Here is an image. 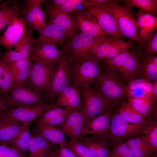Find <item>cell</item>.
<instances>
[{
  "instance_id": "obj_1",
  "label": "cell",
  "mask_w": 157,
  "mask_h": 157,
  "mask_svg": "<svg viewBox=\"0 0 157 157\" xmlns=\"http://www.w3.org/2000/svg\"><path fill=\"white\" fill-rule=\"evenodd\" d=\"M134 47L131 51H127L112 59L101 61L105 72L122 82L128 83L140 77L139 67L143 53L140 46L136 49Z\"/></svg>"
},
{
  "instance_id": "obj_2",
  "label": "cell",
  "mask_w": 157,
  "mask_h": 157,
  "mask_svg": "<svg viewBox=\"0 0 157 157\" xmlns=\"http://www.w3.org/2000/svg\"><path fill=\"white\" fill-rule=\"evenodd\" d=\"M101 4L114 17L123 36L129 41L137 42L140 47L137 20L132 7L126 5L122 6L118 0H111Z\"/></svg>"
},
{
  "instance_id": "obj_3",
  "label": "cell",
  "mask_w": 157,
  "mask_h": 157,
  "mask_svg": "<svg viewBox=\"0 0 157 157\" xmlns=\"http://www.w3.org/2000/svg\"><path fill=\"white\" fill-rule=\"evenodd\" d=\"M72 68L73 86L78 88L81 84H95L102 70L100 62L90 54L73 61Z\"/></svg>"
},
{
  "instance_id": "obj_4",
  "label": "cell",
  "mask_w": 157,
  "mask_h": 157,
  "mask_svg": "<svg viewBox=\"0 0 157 157\" xmlns=\"http://www.w3.org/2000/svg\"><path fill=\"white\" fill-rule=\"evenodd\" d=\"M148 121L145 123L130 124L120 114L118 109H114L108 137L111 146L115 143L123 141L131 137L144 134Z\"/></svg>"
},
{
  "instance_id": "obj_5",
  "label": "cell",
  "mask_w": 157,
  "mask_h": 157,
  "mask_svg": "<svg viewBox=\"0 0 157 157\" xmlns=\"http://www.w3.org/2000/svg\"><path fill=\"white\" fill-rule=\"evenodd\" d=\"M78 88L81 95L83 103V110L85 114L88 123L108 108H115L108 101L90 85L82 84Z\"/></svg>"
},
{
  "instance_id": "obj_6",
  "label": "cell",
  "mask_w": 157,
  "mask_h": 157,
  "mask_svg": "<svg viewBox=\"0 0 157 157\" xmlns=\"http://www.w3.org/2000/svg\"><path fill=\"white\" fill-rule=\"evenodd\" d=\"M94 88L108 101L115 108L126 97V85L118 79L102 71Z\"/></svg>"
},
{
  "instance_id": "obj_7",
  "label": "cell",
  "mask_w": 157,
  "mask_h": 157,
  "mask_svg": "<svg viewBox=\"0 0 157 157\" xmlns=\"http://www.w3.org/2000/svg\"><path fill=\"white\" fill-rule=\"evenodd\" d=\"M101 42L87 34L79 32L70 38L61 50L71 63L90 54Z\"/></svg>"
},
{
  "instance_id": "obj_8",
  "label": "cell",
  "mask_w": 157,
  "mask_h": 157,
  "mask_svg": "<svg viewBox=\"0 0 157 157\" xmlns=\"http://www.w3.org/2000/svg\"><path fill=\"white\" fill-rule=\"evenodd\" d=\"M59 64L46 92V99L50 102H53L61 92L72 84L70 62L64 53Z\"/></svg>"
},
{
  "instance_id": "obj_9",
  "label": "cell",
  "mask_w": 157,
  "mask_h": 157,
  "mask_svg": "<svg viewBox=\"0 0 157 157\" xmlns=\"http://www.w3.org/2000/svg\"><path fill=\"white\" fill-rule=\"evenodd\" d=\"M57 67L56 64H45L33 61L24 85H29L40 93L46 92Z\"/></svg>"
},
{
  "instance_id": "obj_10",
  "label": "cell",
  "mask_w": 157,
  "mask_h": 157,
  "mask_svg": "<svg viewBox=\"0 0 157 157\" xmlns=\"http://www.w3.org/2000/svg\"><path fill=\"white\" fill-rule=\"evenodd\" d=\"M134 47L133 42L112 37L101 42L90 53L100 62L112 59Z\"/></svg>"
},
{
  "instance_id": "obj_11",
  "label": "cell",
  "mask_w": 157,
  "mask_h": 157,
  "mask_svg": "<svg viewBox=\"0 0 157 157\" xmlns=\"http://www.w3.org/2000/svg\"><path fill=\"white\" fill-rule=\"evenodd\" d=\"M70 15L80 32L87 34L101 42L112 37L106 33L96 19L84 10L74 11Z\"/></svg>"
},
{
  "instance_id": "obj_12",
  "label": "cell",
  "mask_w": 157,
  "mask_h": 157,
  "mask_svg": "<svg viewBox=\"0 0 157 157\" xmlns=\"http://www.w3.org/2000/svg\"><path fill=\"white\" fill-rule=\"evenodd\" d=\"M10 107H20L45 103L42 94L23 85L13 87L6 98Z\"/></svg>"
},
{
  "instance_id": "obj_13",
  "label": "cell",
  "mask_w": 157,
  "mask_h": 157,
  "mask_svg": "<svg viewBox=\"0 0 157 157\" xmlns=\"http://www.w3.org/2000/svg\"><path fill=\"white\" fill-rule=\"evenodd\" d=\"M97 20L102 30L109 35L123 39L117 21L113 15L102 5L90 6L84 9Z\"/></svg>"
},
{
  "instance_id": "obj_14",
  "label": "cell",
  "mask_w": 157,
  "mask_h": 157,
  "mask_svg": "<svg viewBox=\"0 0 157 157\" xmlns=\"http://www.w3.org/2000/svg\"><path fill=\"white\" fill-rule=\"evenodd\" d=\"M54 107V104L42 103L23 107H10L2 115L15 121L25 123L32 122L44 112Z\"/></svg>"
},
{
  "instance_id": "obj_15",
  "label": "cell",
  "mask_w": 157,
  "mask_h": 157,
  "mask_svg": "<svg viewBox=\"0 0 157 157\" xmlns=\"http://www.w3.org/2000/svg\"><path fill=\"white\" fill-rule=\"evenodd\" d=\"M88 123L87 118L83 110H74L68 116L60 129L69 140H77Z\"/></svg>"
},
{
  "instance_id": "obj_16",
  "label": "cell",
  "mask_w": 157,
  "mask_h": 157,
  "mask_svg": "<svg viewBox=\"0 0 157 157\" xmlns=\"http://www.w3.org/2000/svg\"><path fill=\"white\" fill-rule=\"evenodd\" d=\"M63 53L56 44H46L33 46L31 49V60L40 63L54 65L59 63Z\"/></svg>"
},
{
  "instance_id": "obj_17",
  "label": "cell",
  "mask_w": 157,
  "mask_h": 157,
  "mask_svg": "<svg viewBox=\"0 0 157 157\" xmlns=\"http://www.w3.org/2000/svg\"><path fill=\"white\" fill-rule=\"evenodd\" d=\"M114 109L113 108H108L88 122L80 138L89 134L108 136Z\"/></svg>"
},
{
  "instance_id": "obj_18",
  "label": "cell",
  "mask_w": 157,
  "mask_h": 157,
  "mask_svg": "<svg viewBox=\"0 0 157 157\" xmlns=\"http://www.w3.org/2000/svg\"><path fill=\"white\" fill-rule=\"evenodd\" d=\"M46 13L49 16L51 22L71 38L79 32L72 19L68 14L63 13L51 4L45 8Z\"/></svg>"
},
{
  "instance_id": "obj_19",
  "label": "cell",
  "mask_w": 157,
  "mask_h": 157,
  "mask_svg": "<svg viewBox=\"0 0 157 157\" xmlns=\"http://www.w3.org/2000/svg\"><path fill=\"white\" fill-rule=\"evenodd\" d=\"M26 25L22 18H16L8 26L3 34L0 36V44L7 50L11 49L22 38Z\"/></svg>"
},
{
  "instance_id": "obj_20",
  "label": "cell",
  "mask_w": 157,
  "mask_h": 157,
  "mask_svg": "<svg viewBox=\"0 0 157 157\" xmlns=\"http://www.w3.org/2000/svg\"><path fill=\"white\" fill-rule=\"evenodd\" d=\"M38 36L35 39L33 46L46 44H58L63 48L70 37L50 22L46 24Z\"/></svg>"
},
{
  "instance_id": "obj_21",
  "label": "cell",
  "mask_w": 157,
  "mask_h": 157,
  "mask_svg": "<svg viewBox=\"0 0 157 157\" xmlns=\"http://www.w3.org/2000/svg\"><path fill=\"white\" fill-rule=\"evenodd\" d=\"M127 98L142 99L153 103H156L157 98L152 94V83L143 78H137L126 85Z\"/></svg>"
},
{
  "instance_id": "obj_22",
  "label": "cell",
  "mask_w": 157,
  "mask_h": 157,
  "mask_svg": "<svg viewBox=\"0 0 157 157\" xmlns=\"http://www.w3.org/2000/svg\"><path fill=\"white\" fill-rule=\"evenodd\" d=\"M135 15L140 47L142 48L147 40L157 31V17L140 10Z\"/></svg>"
},
{
  "instance_id": "obj_23",
  "label": "cell",
  "mask_w": 157,
  "mask_h": 157,
  "mask_svg": "<svg viewBox=\"0 0 157 157\" xmlns=\"http://www.w3.org/2000/svg\"><path fill=\"white\" fill-rule=\"evenodd\" d=\"M19 2L8 0L0 3V32L17 17L21 16L23 7Z\"/></svg>"
},
{
  "instance_id": "obj_24",
  "label": "cell",
  "mask_w": 157,
  "mask_h": 157,
  "mask_svg": "<svg viewBox=\"0 0 157 157\" xmlns=\"http://www.w3.org/2000/svg\"><path fill=\"white\" fill-rule=\"evenodd\" d=\"M33 135H40L54 144H67L68 141L65 135L60 129L54 126L35 122L32 130Z\"/></svg>"
},
{
  "instance_id": "obj_25",
  "label": "cell",
  "mask_w": 157,
  "mask_h": 157,
  "mask_svg": "<svg viewBox=\"0 0 157 157\" xmlns=\"http://www.w3.org/2000/svg\"><path fill=\"white\" fill-rule=\"evenodd\" d=\"M24 124L3 115H0V143L8 145L20 132Z\"/></svg>"
},
{
  "instance_id": "obj_26",
  "label": "cell",
  "mask_w": 157,
  "mask_h": 157,
  "mask_svg": "<svg viewBox=\"0 0 157 157\" xmlns=\"http://www.w3.org/2000/svg\"><path fill=\"white\" fill-rule=\"evenodd\" d=\"M54 144L38 135H32L28 157H42L55 150Z\"/></svg>"
},
{
  "instance_id": "obj_27",
  "label": "cell",
  "mask_w": 157,
  "mask_h": 157,
  "mask_svg": "<svg viewBox=\"0 0 157 157\" xmlns=\"http://www.w3.org/2000/svg\"><path fill=\"white\" fill-rule=\"evenodd\" d=\"M140 78L153 83L157 80V56L143 54L139 67Z\"/></svg>"
},
{
  "instance_id": "obj_28",
  "label": "cell",
  "mask_w": 157,
  "mask_h": 157,
  "mask_svg": "<svg viewBox=\"0 0 157 157\" xmlns=\"http://www.w3.org/2000/svg\"><path fill=\"white\" fill-rule=\"evenodd\" d=\"M136 157H147L156 151L144 138L143 134L131 137L125 141Z\"/></svg>"
},
{
  "instance_id": "obj_29",
  "label": "cell",
  "mask_w": 157,
  "mask_h": 157,
  "mask_svg": "<svg viewBox=\"0 0 157 157\" xmlns=\"http://www.w3.org/2000/svg\"><path fill=\"white\" fill-rule=\"evenodd\" d=\"M128 103L147 120L157 119V104L146 99L129 97Z\"/></svg>"
},
{
  "instance_id": "obj_30",
  "label": "cell",
  "mask_w": 157,
  "mask_h": 157,
  "mask_svg": "<svg viewBox=\"0 0 157 157\" xmlns=\"http://www.w3.org/2000/svg\"><path fill=\"white\" fill-rule=\"evenodd\" d=\"M31 123H24L19 134L11 141L8 145L12 148L26 156L28 152L31 138L32 135L29 131V126Z\"/></svg>"
},
{
  "instance_id": "obj_31",
  "label": "cell",
  "mask_w": 157,
  "mask_h": 157,
  "mask_svg": "<svg viewBox=\"0 0 157 157\" xmlns=\"http://www.w3.org/2000/svg\"><path fill=\"white\" fill-rule=\"evenodd\" d=\"M14 83L12 73L7 63L0 60V95L6 99Z\"/></svg>"
},
{
  "instance_id": "obj_32",
  "label": "cell",
  "mask_w": 157,
  "mask_h": 157,
  "mask_svg": "<svg viewBox=\"0 0 157 157\" xmlns=\"http://www.w3.org/2000/svg\"><path fill=\"white\" fill-rule=\"evenodd\" d=\"M33 30L27 24L22 38L14 47V50L20 52L24 58L30 57L31 49L33 46L35 39L33 36Z\"/></svg>"
},
{
  "instance_id": "obj_33",
  "label": "cell",
  "mask_w": 157,
  "mask_h": 157,
  "mask_svg": "<svg viewBox=\"0 0 157 157\" xmlns=\"http://www.w3.org/2000/svg\"><path fill=\"white\" fill-rule=\"evenodd\" d=\"M59 94L65 97L68 102V108L74 110L83 109V103L79 89L73 85L67 87Z\"/></svg>"
},
{
  "instance_id": "obj_34",
  "label": "cell",
  "mask_w": 157,
  "mask_h": 157,
  "mask_svg": "<svg viewBox=\"0 0 157 157\" xmlns=\"http://www.w3.org/2000/svg\"><path fill=\"white\" fill-rule=\"evenodd\" d=\"M122 117L129 122L132 124H143L147 122L145 118L127 102L122 101L118 109Z\"/></svg>"
},
{
  "instance_id": "obj_35",
  "label": "cell",
  "mask_w": 157,
  "mask_h": 157,
  "mask_svg": "<svg viewBox=\"0 0 157 157\" xmlns=\"http://www.w3.org/2000/svg\"><path fill=\"white\" fill-rule=\"evenodd\" d=\"M21 17L33 30L37 31L39 33L42 30L37 21L36 14L32 8L30 0L25 1L24 6L23 7Z\"/></svg>"
},
{
  "instance_id": "obj_36",
  "label": "cell",
  "mask_w": 157,
  "mask_h": 157,
  "mask_svg": "<svg viewBox=\"0 0 157 157\" xmlns=\"http://www.w3.org/2000/svg\"><path fill=\"white\" fill-rule=\"evenodd\" d=\"M126 5L135 7L147 13L157 16V0H126Z\"/></svg>"
},
{
  "instance_id": "obj_37",
  "label": "cell",
  "mask_w": 157,
  "mask_h": 157,
  "mask_svg": "<svg viewBox=\"0 0 157 157\" xmlns=\"http://www.w3.org/2000/svg\"><path fill=\"white\" fill-rule=\"evenodd\" d=\"M111 147L109 157H136L125 141L116 142Z\"/></svg>"
},
{
  "instance_id": "obj_38",
  "label": "cell",
  "mask_w": 157,
  "mask_h": 157,
  "mask_svg": "<svg viewBox=\"0 0 157 157\" xmlns=\"http://www.w3.org/2000/svg\"><path fill=\"white\" fill-rule=\"evenodd\" d=\"M144 139L157 151V119H152L148 122L144 133Z\"/></svg>"
},
{
  "instance_id": "obj_39",
  "label": "cell",
  "mask_w": 157,
  "mask_h": 157,
  "mask_svg": "<svg viewBox=\"0 0 157 157\" xmlns=\"http://www.w3.org/2000/svg\"><path fill=\"white\" fill-rule=\"evenodd\" d=\"M69 110L71 109L67 107H54L44 112L36 121L41 123L46 124L50 120Z\"/></svg>"
},
{
  "instance_id": "obj_40",
  "label": "cell",
  "mask_w": 157,
  "mask_h": 157,
  "mask_svg": "<svg viewBox=\"0 0 157 157\" xmlns=\"http://www.w3.org/2000/svg\"><path fill=\"white\" fill-rule=\"evenodd\" d=\"M67 146L77 157H92L88 148L78 140H69Z\"/></svg>"
},
{
  "instance_id": "obj_41",
  "label": "cell",
  "mask_w": 157,
  "mask_h": 157,
  "mask_svg": "<svg viewBox=\"0 0 157 157\" xmlns=\"http://www.w3.org/2000/svg\"><path fill=\"white\" fill-rule=\"evenodd\" d=\"M97 136V157H109L111 144L108 136Z\"/></svg>"
},
{
  "instance_id": "obj_42",
  "label": "cell",
  "mask_w": 157,
  "mask_h": 157,
  "mask_svg": "<svg viewBox=\"0 0 157 157\" xmlns=\"http://www.w3.org/2000/svg\"><path fill=\"white\" fill-rule=\"evenodd\" d=\"M45 0H30L33 9L36 16L38 22L42 29L45 26L46 15L42 10L41 4Z\"/></svg>"
},
{
  "instance_id": "obj_43",
  "label": "cell",
  "mask_w": 157,
  "mask_h": 157,
  "mask_svg": "<svg viewBox=\"0 0 157 157\" xmlns=\"http://www.w3.org/2000/svg\"><path fill=\"white\" fill-rule=\"evenodd\" d=\"M145 55H154L157 53V31H156L148 39L143 48Z\"/></svg>"
},
{
  "instance_id": "obj_44",
  "label": "cell",
  "mask_w": 157,
  "mask_h": 157,
  "mask_svg": "<svg viewBox=\"0 0 157 157\" xmlns=\"http://www.w3.org/2000/svg\"><path fill=\"white\" fill-rule=\"evenodd\" d=\"M32 63L29 57L10 62L7 64L13 76L19 71L31 67Z\"/></svg>"
},
{
  "instance_id": "obj_45",
  "label": "cell",
  "mask_w": 157,
  "mask_h": 157,
  "mask_svg": "<svg viewBox=\"0 0 157 157\" xmlns=\"http://www.w3.org/2000/svg\"><path fill=\"white\" fill-rule=\"evenodd\" d=\"M0 157H28L9 146L0 143Z\"/></svg>"
},
{
  "instance_id": "obj_46",
  "label": "cell",
  "mask_w": 157,
  "mask_h": 157,
  "mask_svg": "<svg viewBox=\"0 0 157 157\" xmlns=\"http://www.w3.org/2000/svg\"><path fill=\"white\" fill-rule=\"evenodd\" d=\"M31 67L21 70L13 75V87L20 85H24L29 74Z\"/></svg>"
},
{
  "instance_id": "obj_47",
  "label": "cell",
  "mask_w": 157,
  "mask_h": 157,
  "mask_svg": "<svg viewBox=\"0 0 157 157\" xmlns=\"http://www.w3.org/2000/svg\"><path fill=\"white\" fill-rule=\"evenodd\" d=\"M83 0H65L59 8L60 11L68 14L75 11L77 6L81 4Z\"/></svg>"
},
{
  "instance_id": "obj_48",
  "label": "cell",
  "mask_w": 157,
  "mask_h": 157,
  "mask_svg": "<svg viewBox=\"0 0 157 157\" xmlns=\"http://www.w3.org/2000/svg\"><path fill=\"white\" fill-rule=\"evenodd\" d=\"M74 111L69 110L66 112L56 117L49 121L46 124L53 126H60L64 122L69 115L72 111Z\"/></svg>"
},
{
  "instance_id": "obj_49",
  "label": "cell",
  "mask_w": 157,
  "mask_h": 157,
  "mask_svg": "<svg viewBox=\"0 0 157 157\" xmlns=\"http://www.w3.org/2000/svg\"><path fill=\"white\" fill-rule=\"evenodd\" d=\"M111 0H83L80 4L81 5V10H84L87 7L101 4L103 3L110 1Z\"/></svg>"
},
{
  "instance_id": "obj_50",
  "label": "cell",
  "mask_w": 157,
  "mask_h": 157,
  "mask_svg": "<svg viewBox=\"0 0 157 157\" xmlns=\"http://www.w3.org/2000/svg\"><path fill=\"white\" fill-rule=\"evenodd\" d=\"M67 144L59 145L58 151L59 154L64 157H77L68 147Z\"/></svg>"
},
{
  "instance_id": "obj_51",
  "label": "cell",
  "mask_w": 157,
  "mask_h": 157,
  "mask_svg": "<svg viewBox=\"0 0 157 157\" xmlns=\"http://www.w3.org/2000/svg\"><path fill=\"white\" fill-rule=\"evenodd\" d=\"M10 107L6 99L0 95V115L4 114Z\"/></svg>"
},
{
  "instance_id": "obj_52",
  "label": "cell",
  "mask_w": 157,
  "mask_h": 157,
  "mask_svg": "<svg viewBox=\"0 0 157 157\" xmlns=\"http://www.w3.org/2000/svg\"><path fill=\"white\" fill-rule=\"evenodd\" d=\"M152 92L153 96L157 99V80L152 83Z\"/></svg>"
},
{
  "instance_id": "obj_53",
  "label": "cell",
  "mask_w": 157,
  "mask_h": 157,
  "mask_svg": "<svg viewBox=\"0 0 157 157\" xmlns=\"http://www.w3.org/2000/svg\"><path fill=\"white\" fill-rule=\"evenodd\" d=\"M65 0H54L52 1L51 3L54 6L59 8L61 6Z\"/></svg>"
},
{
  "instance_id": "obj_54",
  "label": "cell",
  "mask_w": 157,
  "mask_h": 157,
  "mask_svg": "<svg viewBox=\"0 0 157 157\" xmlns=\"http://www.w3.org/2000/svg\"><path fill=\"white\" fill-rule=\"evenodd\" d=\"M51 157H64L58 152V149L56 147L54 151L50 154Z\"/></svg>"
},
{
  "instance_id": "obj_55",
  "label": "cell",
  "mask_w": 157,
  "mask_h": 157,
  "mask_svg": "<svg viewBox=\"0 0 157 157\" xmlns=\"http://www.w3.org/2000/svg\"><path fill=\"white\" fill-rule=\"evenodd\" d=\"M147 157H157V152L152 153L149 155Z\"/></svg>"
},
{
  "instance_id": "obj_56",
  "label": "cell",
  "mask_w": 157,
  "mask_h": 157,
  "mask_svg": "<svg viewBox=\"0 0 157 157\" xmlns=\"http://www.w3.org/2000/svg\"><path fill=\"white\" fill-rule=\"evenodd\" d=\"M42 157H51L50 155V154L48 155H46V156H43Z\"/></svg>"
},
{
  "instance_id": "obj_57",
  "label": "cell",
  "mask_w": 157,
  "mask_h": 157,
  "mask_svg": "<svg viewBox=\"0 0 157 157\" xmlns=\"http://www.w3.org/2000/svg\"><path fill=\"white\" fill-rule=\"evenodd\" d=\"M2 1L1 0H0V2Z\"/></svg>"
},
{
  "instance_id": "obj_58",
  "label": "cell",
  "mask_w": 157,
  "mask_h": 157,
  "mask_svg": "<svg viewBox=\"0 0 157 157\" xmlns=\"http://www.w3.org/2000/svg\"><path fill=\"white\" fill-rule=\"evenodd\" d=\"M0 55H1V54H0Z\"/></svg>"
}]
</instances>
